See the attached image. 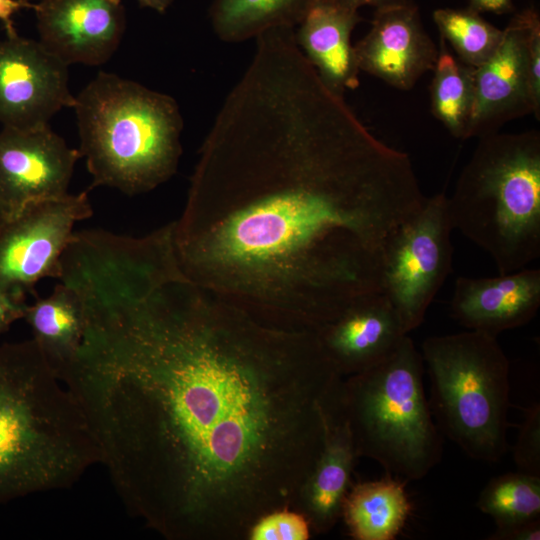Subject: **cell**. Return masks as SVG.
<instances>
[{"mask_svg":"<svg viewBox=\"0 0 540 540\" xmlns=\"http://www.w3.org/2000/svg\"><path fill=\"white\" fill-rule=\"evenodd\" d=\"M68 65L40 42L18 35L0 40V123L33 129L47 126L63 107H74Z\"/></svg>","mask_w":540,"mask_h":540,"instance_id":"11","label":"cell"},{"mask_svg":"<svg viewBox=\"0 0 540 540\" xmlns=\"http://www.w3.org/2000/svg\"><path fill=\"white\" fill-rule=\"evenodd\" d=\"M437 426L469 457L495 463L508 449L509 361L495 336L468 330L422 343Z\"/></svg>","mask_w":540,"mask_h":540,"instance_id":"7","label":"cell"},{"mask_svg":"<svg viewBox=\"0 0 540 540\" xmlns=\"http://www.w3.org/2000/svg\"><path fill=\"white\" fill-rule=\"evenodd\" d=\"M410 511L405 481L387 474L349 489L341 517L356 540H393Z\"/></svg>","mask_w":540,"mask_h":540,"instance_id":"20","label":"cell"},{"mask_svg":"<svg viewBox=\"0 0 540 540\" xmlns=\"http://www.w3.org/2000/svg\"><path fill=\"white\" fill-rule=\"evenodd\" d=\"M454 230L448 197L438 193L404 222L384 256L382 292L406 334L421 325L428 307L452 269Z\"/></svg>","mask_w":540,"mask_h":540,"instance_id":"8","label":"cell"},{"mask_svg":"<svg viewBox=\"0 0 540 540\" xmlns=\"http://www.w3.org/2000/svg\"><path fill=\"white\" fill-rule=\"evenodd\" d=\"M491 540H539L540 519L516 524L512 526L496 528L489 537Z\"/></svg>","mask_w":540,"mask_h":540,"instance_id":"29","label":"cell"},{"mask_svg":"<svg viewBox=\"0 0 540 540\" xmlns=\"http://www.w3.org/2000/svg\"><path fill=\"white\" fill-rule=\"evenodd\" d=\"M319 0H213L212 28L224 42L256 38L278 28H295Z\"/></svg>","mask_w":540,"mask_h":540,"instance_id":"21","label":"cell"},{"mask_svg":"<svg viewBox=\"0 0 540 540\" xmlns=\"http://www.w3.org/2000/svg\"><path fill=\"white\" fill-rule=\"evenodd\" d=\"M425 200L408 154L325 85L294 28H273L200 148L176 257L256 319L316 332L382 292L386 247Z\"/></svg>","mask_w":540,"mask_h":540,"instance_id":"2","label":"cell"},{"mask_svg":"<svg viewBox=\"0 0 540 540\" xmlns=\"http://www.w3.org/2000/svg\"><path fill=\"white\" fill-rule=\"evenodd\" d=\"M360 21L358 10L337 0H319L295 31L305 57L325 85L339 95L359 85L351 33Z\"/></svg>","mask_w":540,"mask_h":540,"instance_id":"18","label":"cell"},{"mask_svg":"<svg viewBox=\"0 0 540 540\" xmlns=\"http://www.w3.org/2000/svg\"><path fill=\"white\" fill-rule=\"evenodd\" d=\"M454 229L486 251L498 274L540 256V136H483L448 197Z\"/></svg>","mask_w":540,"mask_h":540,"instance_id":"5","label":"cell"},{"mask_svg":"<svg viewBox=\"0 0 540 540\" xmlns=\"http://www.w3.org/2000/svg\"><path fill=\"white\" fill-rule=\"evenodd\" d=\"M433 71L431 111L454 137L466 139L474 100L475 68L451 55L441 38Z\"/></svg>","mask_w":540,"mask_h":540,"instance_id":"22","label":"cell"},{"mask_svg":"<svg viewBox=\"0 0 540 540\" xmlns=\"http://www.w3.org/2000/svg\"><path fill=\"white\" fill-rule=\"evenodd\" d=\"M524 411L513 458L519 471L540 477V405L534 403Z\"/></svg>","mask_w":540,"mask_h":540,"instance_id":"26","label":"cell"},{"mask_svg":"<svg viewBox=\"0 0 540 540\" xmlns=\"http://www.w3.org/2000/svg\"><path fill=\"white\" fill-rule=\"evenodd\" d=\"M96 463L87 418L36 342L0 344V504L70 488Z\"/></svg>","mask_w":540,"mask_h":540,"instance_id":"3","label":"cell"},{"mask_svg":"<svg viewBox=\"0 0 540 540\" xmlns=\"http://www.w3.org/2000/svg\"><path fill=\"white\" fill-rule=\"evenodd\" d=\"M341 406L358 457L387 474L420 480L439 462L442 441L423 385V358L406 335L376 365L343 378Z\"/></svg>","mask_w":540,"mask_h":540,"instance_id":"6","label":"cell"},{"mask_svg":"<svg viewBox=\"0 0 540 540\" xmlns=\"http://www.w3.org/2000/svg\"><path fill=\"white\" fill-rule=\"evenodd\" d=\"M0 224H1V221H0Z\"/></svg>","mask_w":540,"mask_h":540,"instance_id":"34","label":"cell"},{"mask_svg":"<svg viewBox=\"0 0 540 540\" xmlns=\"http://www.w3.org/2000/svg\"><path fill=\"white\" fill-rule=\"evenodd\" d=\"M81 158L49 126L3 127L0 131V221L19 215L28 205L66 196Z\"/></svg>","mask_w":540,"mask_h":540,"instance_id":"10","label":"cell"},{"mask_svg":"<svg viewBox=\"0 0 540 540\" xmlns=\"http://www.w3.org/2000/svg\"><path fill=\"white\" fill-rule=\"evenodd\" d=\"M23 319L55 373L74 359L83 340L86 314L72 286L60 281L49 296L26 306Z\"/></svg>","mask_w":540,"mask_h":540,"instance_id":"19","label":"cell"},{"mask_svg":"<svg viewBox=\"0 0 540 540\" xmlns=\"http://www.w3.org/2000/svg\"><path fill=\"white\" fill-rule=\"evenodd\" d=\"M40 43L66 65H101L125 31L121 0H41L34 6Z\"/></svg>","mask_w":540,"mask_h":540,"instance_id":"13","label":"cell"},{"mask_svg":"<svg viewBox=\"0 0 540 540\" xmlns=\"http://www.w3.org/2000/svg\"><path fill=\"white\" fill-rule=\"evenodd\" d=\"M340 3L353 8L355 10H358L362 6H373L376 9L401 4L406 2L407 0H337Z\"/></svg>","mask_w":540,"mask_h":540,"instance_id":"32","label":"cell"},{"mask_svg":"<svg viewBox=\"0 0 540 540\" xmlns=\"http://www.w3.org/2000/svg\"><path fill=\"white\" fill-rule=\"evenodd\" d=\"M528 71L529 86L533 105V114L539 119L540 114V18L536 11L531 19L528 31Z\"/></svg>","mask_w":540,"mask_h":540,"instance_id":"27","label":"cell"},{"mask_svg":"<svg viewBox=\"0 0 540 540\" xmlns=\"http://www.w3.org/2000/svg\"><path fill=\"white\" fill-rule=\"evenodd\" d=\"M86 327L57 375L128 512L168 540H248L296 509L343 376L317 333L266 324L153 250L78 283Z\"/></svg>","mask_w":540,"mask_h":540,"instance_id":"1","label":"cell"},{"mask_svg":"<svg viewBox=\"0 0 540 540\" xmlns=\"http://www.w3.org/2000/svg\"><path fill=\"white\" fill-rule=\"evenodd\" d=\"M141 7L151 8L159 13H164L173 0H137Z\"/></svg>","mask_w":540,"mask_h":540,"instance_id":"33","label":"cell"},{"mask_svg":"<svg viewBox=\"0 0 540 540\" xmlns=\"http://www.w3.org/2000/svg\"><path fill=\"white\" fill-rule=\"evenodd\" d=\"M73 108L91 187L108 186L136 195L175 174L182 154L183 119L171 96L99 72L76 97Z\"/></svg>","mask_w":540,"mask_h":540,"instance_id":"4","label":"cell"},{"mask_svg":"<svg viewBox=\"0 0 540 540\" xmlns=\"http://www.w3.org/2000/svg\"><path fill=\"white\" fill-rule=\"evenodd\" d=\"M477 507L497 528L538 520L540 477L521 471L494 477L481 491Z\"/></svg>","mask_w":540,"mask_h":540,"instance_id":"23","label":"cell"},{"mask_svg":"<svg viewBox=\"0 0 540 540\" xmlns=\"http://www.w3.org/2000/svg\"><path fill=\"white\" fill-rule=\"evenodd\" d=\"M316 333L343 377L381 362L408 335L383 292L354 303Z\"/></svg>","mask_w":540,"mask_h":540,"instance_id":"16","label":"cell"},{"mask_svg":"<svg viewBox=\"0 0 540 540\" xmlns=\"http://www.w3.org/2000/svg\"><path fill=\"white\" fill-rule=\"evenodd\" d=\"M35 4L27 0H0V21L4 24L7 37L16 36L13 15L21 8L34 9Z\"/></svg>","mask_w":540,"mask_h":540,"instance_id":"30","label":"cell"},{"mask_svg":"<svg viewBox=\"0 0 540 540\" xmlns=\"http://www.w3.org/2000/svg\"><path fill=\"white\" fill-rule=\"evenodd\" d=\"M468 8L481 13H508L513 9L512 0H469Z\"/></svg>","mask_w":540,"mask_h":540,"instance_id":"31","label":"cell"},{"mask_svg":"<svg viewBox=\"0 0 540 540\" xmlns=\"http://www.w3.org/2000/svg\"><path fill=\"white\" fill-rule=\"evenodd\" d=\"M311 527L305 516L294 509L265 514L251 527L248 540H307Z\"/></svg>","mask_w":540,"mask_h":540,"instance_id":"25","label":"cell"},{"mask_svg":"<svg viewBox=\"0 0 540 540\" xmlns=\"http://www.w3.org/2000/svg\"><path fill=\"white\" fill-rule=\"evenodd\" d=\"M540 307V270L523 268L494 277H458L451 315L468 330L491 336L530 322Z\"/></svg>","mask_w":540,"mask_h":540,"instance_id":"15","label":"cell"},{"mask_svg":"<svg viewBox=\"0 0 540 540\" xmlns=\"http://www.w3.org/2000/svg\"><path fill=\"white\" fill-rule=\"evenodd\" d=\"M357 458L340 390L327 410L323 446L301 488L295 509L305 516L315 533L330 531L341 518Z\"/></svg>","mask_w":540,"mask_h":540,"instance_id":"17","label":"cell"},{"mask_svg":"<svg viewBox=\"0 0 540 540\" xmlns=\"http://www.w3.org/2000/svg\"><path fill=\"white\" fill-rule=\"evenodd\" d=\"M93 214L87 191L28 205L0 224V290L25 297L45 278L59 279L78 221Z\"/></svg>","mask_w":540,"mask_h":540,"instance_id":"9","label":"cell"},{"mask_svg":"<svg viewBox=\"0 0 540 540\" xmlns=\"http://www.w3.org/2000/svg\"><path fill=\"white\" fill-rule=\"evenodd\" d=\"M533 8L514 15L492 56L475 68L467 138L497 132L505 122L533 113L528 71V31Z\"/></svg>","mask_w":540,"mask_h":540,"instance_id":"12","label":"cell"},{"mask_svg":"<svg viewBox=\"0 0 540 540\" xmlns=\"http://www.w3.org/2000/svg\"><path fill=\"white\" fill-rule=\"evenodd\" d=\"M26 306L25 297L0 290V336L12 323L23 319Z\"/></svg>","mask_w":540,"mask_h":540,"instance_id":"28","label":"cell"},{"mask_svg":"<svg viewBox=\"0 0 540 540\" xmlns=\"http://www.w3.org/2000/svg\"><path fill=\"white\" fill-rule=\"evenodd\" d=\"M433 19L441 37L451 44L458 59L474 68L492 56L503 37V30L470 8L437 9Z\"/></svg>","mask_w":540,"mask_h":540,"instance_id":"24","label":"cell"},{"mask_svg":"<svg viewBox=\"0 0 540 540\" xmlns=\"http://www.w3.org/2000/svg\"><path fill=\"white\" fill-rule=\"evenodd\" d=\"M438 52L409 0L376 9L371 29L354 45L360 71L400 90L411 89L433 70Z\"/></svg>","mask_w":540,"mask_h":540,"instance_id":"14","label":"cell"}]
</instances>
